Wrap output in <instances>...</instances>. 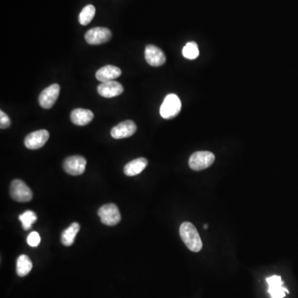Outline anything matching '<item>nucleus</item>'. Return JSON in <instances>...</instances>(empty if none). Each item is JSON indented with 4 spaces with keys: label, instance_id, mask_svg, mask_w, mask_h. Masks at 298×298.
Returning a JSON list of instances; mask_svg holds the SVG:
<instances>
[{
    "label": "nucleus",
    "instance_id": "obj_1",
    "mask_svg": "<svg viewBox=\"0 0 298 298\" xmlns=\"http://www.w3.org/2000/svg\"><path fill=\"white\" fill-rule=\"evenodd\" d=\"M180 236L191 251L197 253L202 249V241L200 234L192 223L184 222L181 224Z\"/></svg>",
    "mask_w": 298,
    "mask_h": 298
},
{
    "label": "nucleus",
    "instance_id": "obj_2",
    "mask_svg": "<svg viewBox=\"0 0 298 298\" xmlns=\"http://www.w3.org/2000/svg\"><path fill=\"white\" fill-rule=\"evenodd\" d=\"M181 109V103L178 96L175 94H169L164 99L161 105L160 115L165 119H173L178 115Z\"/></svg>",
    "mask_w": 298,
    "mask_h": 298
},
{
    "label": "nucleus",
    "instance_id": "obj_3",
    "mask_svg": "<svg viewBox=\"0 0 298 298\" xmlns=\"http://www.w3.org/2000/svg\"><path fill=\"white\" fill-rule=\"evenodd\" d=\"M215 159V155L211 152H196L190 158L189 166L194 171L204 170L210 167Z\"/></svg>",
    "mask_w": 298,
    "mask_h": 298
},
{
    "label": "nucleus",
    "instance_id": "obj_4",
    "mask_svg": "<svg viewBox=\"0 0 298 298\" xmlns=\"http://www.w3.org/2000/svg\"><path fill=\"white\" fill-rule=\"evenodd\" d=\"M10 196L18 202H28L32 199V192L27 184L21 180L16 179L10 185Z\"/></svg>",
    "mask_w": 298,
    "mask_h": 298
},
{
    "label": "nucleus",
    "instance_id": "obj_5",
    "mask_svg": "<svg viewBox=\"0 0 298 298\" xmlns=\"http://www.w3.org/2000/svg\"><path fill=\"white\" fill-rule=\"evenodd\" d=\"M98 215L104 225L108 226H116L121 220L119 208L115 204H107L99 209Z\"/></svg>",
    "mask_w": 298,
    "mask_h": 298
},
{
    "label": "nucleus",
    "instance_id": "obj_6",
    "mask_svg": "<svg viewBox=\"0 0 298 298\" xmlns=\"http://www.w3.org/2000/svg\"><path fill=\"white\" fill-rule=\"evenodd\" d=\"M112 36L111 31L108 28L97 27L91 28L85 33V41L89 45H100L109 42Z\"/></svg>",
    "mask_w": 298,
    "mask_h": 298
},
{
    "label": "nucleus",
    "instance_id": "obj_7",
    "mask_svg": "<svg viewBox=\"0 0 298 298\" xmlns=\"http://www.w3.org/2000/svg\"><path fill=\"white\" fill-rule=\"evenodd\" d=\"M86 166V160L81 156H70L65 159L63 169L65 172L72 176L83 174Z\"/></svg>",
    "mask_w": 298,
    "mask_h": 298
},
{
    "label": "nucleus",
    "instance_id": "obj_8",
    "mask_svg": "<svg viewBox=\"0 0 298 298\" xmlns=\"http://www.w3.org/2000/svg\"><path fill=\"white\" fill-rule=\"evenodd\" d=\"M50 134L47 130H38V131L31 133L26 137L24 144L27 148L32 149V150L41 148L44 146L45 143H47Z\"/></svg>",
    "mask_w": 298,
    "mask_h": 298
},
{
    "label": "nucleus",
    "instance_id": "obj_9",
    "mask_svg": "<svg viewBox=\"0 0 298 298\" xmlns=\"http://www.w3.org/2000/svg\"><path fill=\"white\" fill-rule=\"evenodd\" d=\"M60 93V85L53 84L43 89L39 96V102L41 107L44 109H50L57 102Z\"/></svg>",
    "mask_w": 298,
    "mask_h": 298
},
{
    "label": "nucleus",
    "instance_id": "obj_10",
    "mask_svg": "<svg viewBox=\"0 0 298 298\" xmlns=\"http://www.w3.org/2000/svg\"><path fill=\"white\" fill-rule=\"evenodd\" d=\"M137 131V125L132 120H126L115 126L111 129V136L115 139H122L134 135Z\"/></svg>",
    "mask_w": 298,
    "mask_h": 298
},
{
    "label": "nucleus",
    "instance_id": "obj_11",
    "mask_svg": "<svg viewBox=\"0 0 298 298\" xmlns=\"http://www.w3.org/2000/svg\"><path fill=\"white\" fill-rule=\"evenodd\" d=\"M145 59L152 66H162L166 62L163 51L154 45H147L145 48Z\"/></svg>",
    "mask_w": 298,
    "mask_h": 298
},
{
    "label": "nucleus",
    "instance_id": "obj_12",
    "mask_svg": "<svg viewBox=\"0 0 298 298\" xmlns=\"http://www.w3.org/2000/svg\"><path fill=\"white\" fill-rule=\"evenodd\" d=\"M97 91L104 98H113L121 95L124 92V87L118 81H111L100 84Z\"/></svg>",
    "mask_w": 298,
    "mask_h": 298
},
{
    "label": "nucleus",
    "instance_id": "obj_13",
    "mask_svg": "<svg viewBox=\"0 0 298 298\" xmlns=\"http://www.w3.org/2000/svg\"><path fill=\"white\" fill-rule=\"evenodd\" d=\"M268 292L272 298H283L286 294L289 293L287 288L283 287V282L280 276H272L267 278Z\"/></svg>",
    "mask_w": 298,
    "mask_h": 298
},
{
    "label": "nucleus",
    "instance_id": "obj_14",
    "mask_svg": "<svg viewBox=\"0 0 298 298\" xmlns=\"http://www.w3.org/2000/svg\"><path fill=\"white\" fill-rule=\"evenodd\" d=\"M122 71L119 67L112 65L103 66L96 73V79L101 82H108L120 77Z\"/></svg>",
    "mask_w": 298,
    "mask_h": 298
},
{
    "label": "nucleus",
    "instance_id": "obj_15",
    "mask_svg": "<svg viewBox=\"0 0 298 298\" xmlns=\"http://www.w3.org/2000/svg\"><path fill=\"white\" fill-rule=\"evenodd\" d=\"M93 119H94V114L89 109H76L70 114V120L76 125H86L89 124Z\"/></svg>",
    "mask_w": 298,
    "mask_h": 298
},
{
    "label": "nucleus",
    "instance_id": "obj_16",
    "mask_svg": "<svg viewBox=\"0 0 298 298\" xmlns=\"http://www.w3.org/2000/svg\"><path fill=\"white\" fill-rule=\"evenodd\" d=\"M147 160L144 158H137L126 164L124 169V173L126 176L134 177L140 174L145 167L147 166Z\"/></svg>",
    "mask_w": 298,
    "mask_h": 298
},
{
    "label": "nucleus",
    "instance_id": "obj_17",
    "mask_svg": "<svg viewBox=\"0 0 298 298\" xmlns=\"http://www.w3.org/2000/svg\"><path fill=\"white\" fill-rule=\"evenodd\" d=\"M80 225L78 223H72L69 226L68 228L62 232V243L65 246H70L74 242V238L77 234L79 232Z\"/></svg>",
    "mask_w": 298,
    "mask_h": 298
},
{
    "label": "nucleus",
    "instance_id": "obj_18",
    "mask_svg": "<svg viewBox=\"0 0 298 298\" xmlns=\"http://www.w3.org/2000/svg\"><path fill=\"white\" fill-rule=\"evenodd\" d=\"M32 268V263L28 256L23 254L17 259L16 270L20 277H25L31 272Z\"/></svg>",
    "mask_w": 298,
    "mask_h": 298
},
{
    "label": "nucleus",
    "instance_id": "obj_19",
    "mask_svg": "<svg viewBox=\"0 0 298 298\" xmlns=\"http://www.w3.org/2000/svg\"><path fill=\"white\" fill-rule=\"evenodd\" d=\"M96 15V8L92 5H88L81 10L79 15V22L81 25L89 24Z\"/></svg>",
    "mask_w": 298,
    "mask_h": 298
},
{
    "label": "nucleus",
    "instance_id": "obj_20",
    "mask_svg": "<svg viewBox=\"0 0 298 298\" xmlns=\"http://www.w3.org/2000/svg\"><path fill=\"white\" fill-rule=\"evenodd\" d=\"M18 219L22 222L23 228L25 230H29L32 228V225L36 221L38 216L33 211H27L24 213L21 214Z\"/></svg>",
    "mask_w": 298,
    "mask_h": 298
},
{
    "label": "nucleus",
    "instance_id": "obj_21",
    "mask_svg": "<svg viewBox=\"0 0 298 298\" xmlns=\"http://www.w3.org/2000/svg\"><path fill=\"white\" fill-rule=\"evenodd\" d=\"M182 55L187 59H196V58H198L199 55L198 46L194 42L187 43L182 49Z\"/></svg>",
    "mask_w": 298,
    "mask_h": 298
},
{
    "label": "nucleus",
    "instance_id": "obj_22",
    "mask_svg": "<svg viewBox=\"0 0 298 298\" xmlns=\"http://www.w3.org/2000/svg\"><path fill=\"white\" fill-rule=\"evenodd\" d=\"M27 242L31 247H38L41 243V237L39 233L36 231L30 233L27 238Z\"/></svg>",
    "mask_w": 298,
    "mask_h": 298
},
{
    "label": "nucleus",
    "instance_id": "obj_23",
    "mask_svg": "<svg viewBox=\"0 0 298 298\" xmlns=\"http://www.w3.org/2000/svg\"><path fill=\"white\" fill-rule=\"evenodd\" d=\"M11 121L9 116L4 112V111H0V128L2 129L9 128L10 126Z\"/></svg>",
    "mask_w": 298,
    "mask_h": 298
},
{
    "label": "nucleus",
    "instance_id": "obj_24",
    "mask_svg": "<svg viewBox=\"0 0 298 298\" xmlns=\"http://www.w3.org/2000/svg\"><path fill=\"white\" fill-rule=\"evenodd\" d=\"M204 229H207V225H204Z\"/></svg>",
    "mask_w": 298,
    "mask_h": 298
}]
</instances>
